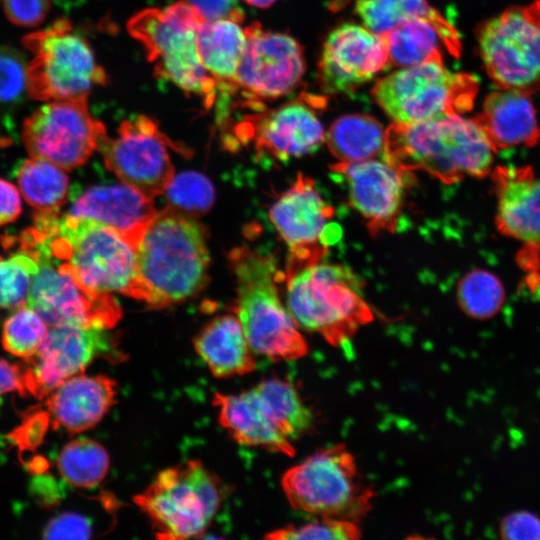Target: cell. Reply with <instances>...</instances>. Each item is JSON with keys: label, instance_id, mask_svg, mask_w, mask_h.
Listing matches in <instances>:
<instances>
[{"label": "cell", "instance_id": "obj_1", "mask_svg": "<svg viewBox=\"0 0 540 540\" xmlns=\"http://www.w3.org/2000/svg\"><path fill=\"white\" fill-rule=\"evenodd\" d=\"M26 230L89 290L143 300L136 248L114 229L68 214L37 211Z\"/></svg>", "mask_w": 540, "mask_h": 540}, {"label": "cell", "instance_id": "obj_2", "mask_svg": "<svg viewBox=\"0 0 540 540\" xmlns=\"http://www.w3.org/2000/svg\"><path fill=\"white\" fill-rule=\"evenodd\" d=\"M495 152L473 118L445 115L413 124L394 122L385 131L382 159L402 171L421 170L452 184L488 175Z\"/></svg>", "mask_w": 540, "mask_h": 540}, {"label": "cell", "instance_id": "obj_3", "mask_svg": "<svg viewBox=\"0 0 540 540\" xmlns=\"http://www.w3.org/2000/svg\"><path fill=\"white\" fill-rule=\"evenodd\" d=\"M143 300L163 308L186 300L207 283L209 253L203 227L170 207L157 212L137 248Z\"/></svg>", "mask_w": 540, "mask_h": 540}, {"label": "cell", "instance_id": "obj_4", "mask_svg": "<svg viewBox=\"0 0 540 540\" xmlns=\"http://www.w3.org/2000/svg\"><path fill=\"white\" fill-rule=\"evenodd\" d=\"M230 263L237 284L234 312L254 353L273 361L304 357L308 344L279 297L277 284L284 280V274L275 259L238 247L230 253Z\"/></svg>", "mask_w": 540, "mask_h": 540}, {"label": "cell", "instance_id": "obj_5", "mask_svg": "<svg viewBox=\"0 0 540 540\" xmlns=\"http://www.w3.org/2000/svg\"><path fill=\"white\" fill-rule=\"evenodd\" d=\"M287 308L298 326L343 347L374 320L361 282L344 265L323 260L284 278Z\"/></svg>", "mask_w": 540, "mask_h": 540}, {"label": "cell", "instance_id": "obj_6", "mask_svg": "<svg viewBox=\"0 0 540 540\" xmlns=\"http://www.w3.org/2000/svg\"><path fill=\"white\" fill-rule=\"evenodd\" d=\"M202 20L187 1H178L163 9L148 8L136 13L127 29L144 47L158 77L200 97L210 108L217 100L218 90L198 53L197 34Z\"/></svg>", "mask_w": 540, "mask_h": 540}, {"label": "cell", "instance_id": "obj_7", "mask_svg": "<svg viewBox=\"0 0 540 540\" xmlns=\"http://www.w3.org/2000/svg\"><path fill=\"white\" fill-rule=\"evenodd\" d=\"M281 486L297 511L355 522L371 509L374 496L372 487L362 481L354 455L340 443L286 470Z\"/></svg>", "mask_w": 540, "mask_h": 540}, {"label": "cell", "instance_id": "obj_8", "mask_svg": "<svg viewBox=\"0 0 540 540\" xmlns=\"http://www.w3.org/2000/svg\"><path fill=\"white\" fill-rule=\"evenodd\" d=\"M23 46L33 57L27 66V91L32 99L57 101L88 96L107 75L89 43L67 19L26 35Z\"/></svg>", "mask_w": 540, "mask_h": 540}, {"label": "cell", "instance_id": "obj_9", "mask_svg": "<svg viewBox=\"0 0 540 540\" xmlns=\"http://www.w3.org/2000/svg\"><path fill=\"white\" fill-rule=\"evenodd\" d=\"M478 85L474 76L450 72L442 60H433L380 79L372 94L395 123L413 124L467 112Z\"/></svg>", "mask_w": 540, "mask_h": 540}, {"label": "cell", "instance_id": "obj_10", "mask_svg": "<svg viewBox=\"0 0 540 540\" xmlns=\"http://www.w3.org/2000/svg\"><path fill=\"white\" fill-rule=\"evenodd\" d=\"M135 502L152 520L158 538L196 537L220 506V484L200 461L190 460L160 472Z\"/></svg>", "mask_w": 540, "mask_h": 540}, {"label": "cell", "instance_id": "obj_11", "mask_svg": "<svg viewBox=\"0 0 540 540\" xmlns=\"http://www.w3.org/2000/svg\"><path fill=\"white\" fill-rule=\"evenodd\" d=\"M485 70L499 89L540 90V0L512 6L476 29Z\"/></svg>", "mask_w": 540, "mask_h": 540}, {"label": "cell", "instance_id": "obj_12", "mask_svg": "<svg viewBox=\"0 0 540 540\" xmlns=\"http://www.w3.org/2000/svg\"><path fill=\"white\" fill-rule=\"evenodd\" d=\"M88 96L48 103L25 119L22 139L28 153L64 170L84 164L107 136L89 112Z\"/></svg>", "mask_w": 540, "mask_h": 540}, {"label": "cell", "instance_id": "obj_13", "mask_svg": "<svg viewBox=\"0 0 540 540\" xmlns=\"http://www.w3.org/2000/svg\"><path fill=\"white\" fill-rule=\"evenodd\" d=\"M39 270L34 276L27 305L48 326L101 327L110 329L122 315L112 294L84 287L61 263L54 262L42 248L26 252Z\"/></svg>", "mask_w": 540, "mask_h": 540}, {"label": "cell", "instance_id": "obj_14", "mask_svg": "<svg viewBox=\"0 0 540 540\" xmlns=\"http://www.w3.org/2000/svg\"><path fill=\"white\" fill-rule=\"evenodd\" d=\"M333 216L314 180L302 173L273 203L269 218L289 251L284 278L324 259L340 237L331 230Z\"/></svg>", "mask_w": 540, "mask_h": 540}, {"label": "cell", "instance_id": "obj_15", "mask_svg": "<svg viewBox=\"0 0 540 540\" xmlns=\"http://www.w3.org/2000/svg\"><path fill=\"white\" fill-rule=\"evenodd\" d=\"M167 147L173 142L151 118L139 115L124 120L117 136H106L98 151L106 167L126 185L153 198L163 194L174 177Z\"/></svg>", "mask_w": 540, "mask_h": 540}, {"label": "cell", "instance_id": "obj_16", "mask_svg": "<svg viewBox=\"0 0 540 540\" xmlns=\"http://www.w3.org/2000/svg\"><path fill=\"white\" fill-rule=\"evenodd\" d=\"M107 328L49 326L36 353L22 368L24 394L37 398L51 394L67 379L78 375L96 358L119 356Z\"/></svg>", "mask_w": 540, "mask_h": 540}, {"label": "cell", "instance_id": "obj_17", "mask_svg": "<svg viewBox=\"0 0 540 540\" xmlns=\"http://www.w3.org/2000/svg\"><path fill=\"white\" fill-rule=\"evenodd\" d=\"M245 32L247 45L236 76L238 93L246 102L261 103L292 92L305 71L300 44L289 35L263 30L258 23Z\"/></svg>", "mask_w": 540, "mask_h": 540}, {"label": "cell", "instance_id": "obj_18", "mask_svg": "<svg viewBox=\"0 0 540 540\" xmlns=\"http://www.w3.org/2000/svg\"><path fill=\"white\" fill-rule=\"evenodd\" d=\"M321 100H294L260 111L239 123L242 142L252 141L259 154L288 161L314 152L323 142V126L315 112Z\"/></svg>", "mask_w": 540, "mask_h": 540}, {"label": "cell", "instance_id": "obj_19", "mask_svg": "<svg viewBox=\"0 0 540 540\" xmlns=\"http://www.w3.org/2000/svg\"><path fill=\"white\" fill-rule=\"evenodd\" d=\"M331 169L346 182L349 202L363 217L372 236L396 230L411 173L384 159L338 161Z\"/></svg>", "mask_w": 540, "mask_h": 540}, {"label": "cell", "instance_id": "obj_20", "mask_svg": "<svg viewBox=\"0 0 540 540\" xmlns=\"http://www.w3.org/2000/svg\"><path fill=\"white\" fill-rule=\"evenodd\" d=\"M390 65L381 35L344 23L327 36L319 61L318 78L327 93L351 92Z\"/></svg>", "mask_w": 540, "mask_h": 540}, {"label": "cell", "instance_id": "obj_21", "mask_svg": "<svg viewBox=\"0 0 540 540\" xmlns=\"http://www.w3.org/2000/svg\"><path fill=\"white\" fill-rule=\"evenodd\" d=\"M152 199L124 183L97 186L77 198L67 214L102 223L137 248L157 214Z\"/></svg>", "mask_w": 540, "mask_h": 540}, {"label": "cell", "instance_id": "obj_22", "mask_svg": "<svg viewBox=\"0 0 540 540\" xmlns=\"http://www.w3.org/2000/svg\"><path fill=\"white\" fill-rule=\"evenodd\" d=\"M492 172L497 229L524 243L539 241L540 178L530 166H498Z\"/></svg>", "mask_w": 540, "mask_h": 540}, {"label": "cell", "instance_id": "obj_23", "mask_svg": "<svg viewBox=\"0 0 540 540\" xmlns=\"http://www.w3.org/2000/svg\"><path fill=\"white\" fill-rule=\"evenodd\" d=\"M116 383L103 375H75L48 395L55 427L79 433L95 426L115 403Z\"/></svg>", "mask_w": 540, "mask_h": 540}, {"label": "cell", "instance_id": "obj_24", "mask_svg": "<svg viewBox=\"0 0 540 540\" xmlns=\"http://www.w3.org/2000/svg\"><path fill=\"white\" fill-rule=\"evenodd\" d=\"M530 94L499 89L490 93L482 111L473 119L497 151L514 146L533 147L540 140V128Z\"/></svg>", "mask_w": 540, "mask_h": 540}, {"label": "cell", "instance_id": "obj_25", "mask_svg": "<svg viewBox=\"0 0 540 540\" xmlns=\"http://www.w3.org/2000/svg\"><path fill=\"white\" fill-rule=\"evenodd\" d=\"M246 45L247 35L239 21L203 19L200 23L198 53L203 67L217 83V100H231L239 92L236 76Z\"/></svg>", "mask_w": 540, "mask_h": 540}, {"label": "cell", "instance_id": "obj_26", "mask_svg": "<svg viewBox=\"0 0 540 540\" xmlns=\"http://www.w3.org/2000/svg\"><path fill=\"white\" fill-rule=\"evenodd\" d=\"M213 403L219 409L220 424L238 443L295 455L292 441L275 427L249 390L237 395L216 393Z\"/></svg>", "mask_w": 540, "mask_h": 540}, {"label": "cell", "instance_id": "obj_27", "mask_svg": "<svg viewBox=\"0 0 540 540\" xmlns=\"http://www.w3.org/2000/svg\"><path fill=\"white\" fill-rule=\"evenodd\" d=\"M194 347L216 377L244 375L256 368L254 351L236 315L211 320L196 336Z\"/></svg>", "mask_w": 540, "mask_h": 540}, {"label": "cell", "instance_id": "obj_28", "mask_svg": "<svg viewBox=\"0 0 540 540\" xmlns=\"http://www.w3.org/2000/svg\"><path fill=\"white\" fill-rule=\"evenodd\" d=\"M356 12L366 28L377 35L410 20H426L437 29L446 49L453 56H460L459 33L426 0H358Z\"/></svg>", "mask_w": 540, "mask_h": 540}, {"label": "cell", "instance_id": "obj_29", "mask_svg": "<svg viewBox=\"0 0 540 540\" xmlns=\"http://www.w3.org/2000/svg\"><path fill=\"white\" fill-rule=\"evenodd\" d=\"M256 403L289 440L306 433L313 423V414L288 381L268 378L249 389Z\"/></svg>", "mask_w": 540, "mask_h": 540}, {"label": "cell", "instance_id": "obj_30", "mask_svg": "<svg viewBox=\"0 0 540 540\" xmlns=\"http://www.w3.org/2000/svg\"><path fill=\"white\" fill-rule=\"evenodd\" d=\"M327 145L339 162H359L384 154L385 131L377 119L366 114L337 118L327 133Z\"/></svg>", "mask_w": 540, "mask_h": 540}, {"label": "cell", "instance_id": "obj_31", "mask_svg": "<svg viewBox=\"0 0 540 540\" xmlns=\"http://www.w3.org/2000/svg\"><path fill=\"white\" fill-rule=\"evenodd\" d=\"M14 175L25 200L39 212H58L68 198L69 178L61 167L39 157L20 162Z\"/></svg>", "mask_w": 540, "mask_h": 540}, {"label": "cell", "instance_id": "obj_32", "mask_svg": "<svg viewBox=\"0 0 540 540\" xmlns=\"http://www.w3.org/2000/svg\"><path fill=\"white\" fill-rule=\"evenodd\" d=\"M387 45L389 62L397 67H412L433 60H442L437 29L428 21H407L381 35Z\"/></svg>", "mask_w": 540, "mask_h": 540}, {"label": "cell", "instance_id": "obj_33", "mask_svg": "<svg viewBox=\"0 0 540 540\" xmlns=\"http://www.w3.org/2000/svg\"><path fill=\"white\" fill-rule=\"evenodd\" d=\"M57 466L68 484L78 488H91L105 478L109 469V456L98 442L81 438L63 447Z\"/></svg>", "mask_w": 540, "mask_h": 540}, {"label": "cell", "instance_id": "obj_34", "mask_svg": "<svg viewBox=\"0 0 540 540\" xmlns=\"http://www.w3.org/2000/svg\"><path fill=\"white\" fill-rule=\"evenodd\" d=\"M457 300L467 316L486 320L499 312L505 300V292L497 276L486 270L475 269L460 280Z\"/></svg>", "mask_w": 540, "mask_h": 540}, {"label": "cell", "instance_id": "obj_35", "mask_svg": "<svg viewBox=\"0 0 540 540\" xmlns=\"http://www.w3.org/2000/svg\"><path fill=\"white\" fill-rule=\"evenodd\" d=\"M163 194L168 207L193 218L207 213L215 199L211 181L196 171L174 175Z\"/></svg>", "mask_w": 540, "mask_h": 540}, {"label": "cell", "instance_id": "obj_36", "mask_svg": "<svg viewBox=\"0 0 540 540\" xmlns=\"http://www.w3.org/2000/svg\"><path fill=\"white\" fill-rule=\"evenodd\" d=\"M38 270V261L20 249L7 257L0 256V309H18L27 305Z\"/></svg>", "mask_w": 540, "mask_h": 540}, {"label": "cell", "instance_id": "obj_37", "mask_svg": "<svg viewBox=\"0 0 540 540\" xmlns=\"http://www.w3.org/2000/svg\"><path fill=\"white\" fill-rule=\"evenodd\" d=\"M47 331L46 322L25 305L16 309L5 321L2 343L9 353L28 358L36 353Z\"/></svg>", "mask_w": 540, "mask_h": 540}, {"label": "cell", "instance_id": "obj_38", "mask_svg": "<svg viewBox=\"0 0 540 540\" xmlns=\"http://www.w3.org/2000/svg\"><path fill=\"white\" fill-rule=\"evenodd\" d=\"M362 536L358 523L352 520L318 517L302 525H288L269 532L265 538L271 540H356Z\"/></svg>", "mask_w": 540, "mask_h": 540}, {"label": "cell", "instance_id": "obj_39", "mask_svg": "<svg viewBox=\"0 0 540 540\" xmlns=\"http://www.w3.org/2000/svg\"><path fill=\"white\" fill-rule=\"evenodd\" d=\"M27 86V68L14 48L0 47V103L18 100Z\"/></svg>", "mask_w": 540, "mask_h": 540}, {"label": "cell", "instance_id": "obj_40", "mask_svg": "<svg viewBox=\"0 0 540 540\" xmlns=\"http://www.w3.org/2000/svg\"><path fill=\"white\" fill-rule=\"evenodd\" d=\"M499 534L502 539L539 540L540 518L527 510L513 511L501 519Z\"/></svg>", "mask_w": 540, "mask_h": 540}, {"label": "cell", "instance_id": "obj_41", "mask_svg": "<svg viewBox=\"0 0 540 540\" xmlns=\"http://www.w3.org/2000/svg\"><path fill=\"white\" fill-rule=\"evenodd\" d=\"M51 0H3L7 18L15 25L35 27L46 18Z\"/></svg>", "mask_w": 540, "mask_h": 540}, {"label": "cell", "instance_id": "obj_42", "mask_svg": "<svg viewBox=\"0 0 540 540\" xmlns=\"http://www.w3.org/2000/svg\"><path fill=\"white\" fill-rule=\"evenodd\" d=\"M88 520L78 514L63 513L53 518L45 527V539H86L90 537Z\"/></svg>", "mask_w": 540, "mask_h": 540}, {"label": "cell", "instance_id": "obj_43", "mask_svg": "<svg viewBox=\"0 0 540 540\" xmlns=\"http://www.w3.org/2000/svg\"><path fill=\"white\" fill-rule=\"evenodd\" d=\"M48 422L49 416L45 412L29 414L11 437L20 449H33L41 442Z\"/></svg>", "mask_w": 540, "mask_h": 540}, {"label": "cell", "instance_id": "obj_44", "mask_svg": "<svg viewBox=\"0 0 540 540\" xmlns=\"http://www.w3.org/2000/svg\"><path fill=\"white\" fill-rule=\"evenodd\" d=\"M204 20L233 19L241 22L244 14L238 0H186Z\"/></svg>", "mask_w": 540, "mask_h": 540}, {"label": "cell", "instance_id": "obj_45", "mask_svg": "<svg viewBox=\"0 0 540 540\" xmlns=\"http://www.w3.org/2000/svg\"><path fill=\"white\" fill-rule=\"evenodd\" d=\"M517 262L526 274V284L530 289L540 288V240L524 243L517 255Z\"/></svg>", "mask_w": 540, "mask_h": 540}, {"label": "cell", "instance_id": "obj_46", "mask_svg": "<svg viewBox=\"0 0 540 540\" xmlns=\"http://www.w3.org/2000/svg\"><path fill=\"white\" fill-rule=\"evenodd\" d=\"M22 210L21 196L10 182L0 179V225L17 219Z\"/></svg>", "mask_w": 540, "mask_h": 540}, {"label": "cell", "instance_id": "obj_47", "mask_svg": "<svg viewBox=\"0 0 540 540\" xmlns=\"http://www.w3.org/2000/svg\"><path fill=\"white\" fill-rule=\"evenodd\" d=\"M11 391L24 394L22 368L5 360H0V403L1 395Z\"/></svg>", "mask_w": 540, "mask_h": 540}, {"label": "cell", "instance_id": "obj_48", "mask_svg": "<svg viewBox=\"0 0 540 540\" xmlns=\"http://www.w3.org/2000/svg\"><path fill=\"white\" fill-rule=\"evenodd\" d=\"M352 0H330L328 8L332 12H338L344 9Z\"/></svg>", "mask_w": 540, "mask_h": 540}, {"label": "cell", "instance_id": "obj_49", "mask_svg": "<svg viewBox=\"0 0 540 540\" xmlns=\"http://www.w3.org/2000/svg\"><path fill=\"white\" fill-rule=\"evenodd\" d=\"M244 1L256 7L267 8L271 6L276 0H244Z\"/></svg>", "mask_w": 540, "mask_h": 540}]
</instances>
